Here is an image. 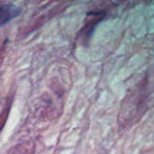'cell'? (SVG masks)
<instances>
[{
    "label": "cell",
    "mask_w": 154,
    "mask_h": 154,
    "mask_svg": "<svg viewBox=\"0 0 154 154\" xmlns=\"http://www.w3.org/2000/svg\"><path fill=\"white\" fill-rule=\"evenodd\" d=\"M22 9L12 4L3 5L0 7V26L5 25L11 20L19 16Z\"/></svg>",
    "instance_id": "cell-1"
}]
</instances>
